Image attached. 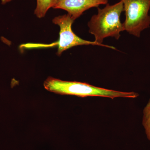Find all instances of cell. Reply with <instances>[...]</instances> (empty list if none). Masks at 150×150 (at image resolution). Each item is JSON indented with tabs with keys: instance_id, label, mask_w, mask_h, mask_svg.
Instances as JSON below:
<instances>
[{
	"instance_id": "cell-1",
	"label": "cell",
	"mask_w": 150,
	"mask_h": 150,
	"mask_svg": "<svg viewBox=\"0 0 150 150\" xmlns=\"http://www.w3.org/2000/svg\"><path fill=\"white\" fill-rule=\"evenodd\" d=\"M44 88L48 91L61 95L76 96L79 97L99 96L109 98H136L139 96L137 93L116 91L95 86L86 83L68 81L48 77L44 82Z\"/></svg>"
},
{
	"instance_id": "cell-2",
	"label": "cell",
	"mask_w": 150,
	"mask_h": 150,
	"mask_svg": "<svg viewBox=\"0 0 150 150\" xmlns=\"http://www.w3.org/2000/svg\"><path fill=\"white\" fill-rule=\"evenodd\" d=\"M124 11L121 1L112 5L107 4L104 8H98L97 14L92 17L88 22L89 32L95 37V41L103 44L106 38H115L118 40L120 33L124 31L120 17Z\"/></svg>"
},
{
	"instance_id": "cell-3",
	"label": "cell",
	"mask_w": 150,
	"mask_h": 150,
	"mask_svg": "<svg viewBox=\"0 0 150 150\" xmlns=\"http://www.w3.org/2000/svg\"><path fill=\"white\" fill-rule=\"evenodd\" d=\"M125 12L124 30L137 37L150 26V0H120Z\"/></svg>"
},
{
	"instance_id": "cell-4",
	"label": "cell",
	"mask_w": 150,
	"mask_h": 150,
	"mask_svg": "<svg viewBox=\"0 0 150 150\" xmlns=\"http://www.w3.org/2000/svg\"><path fill=\"white\" fill-rule=\"evenodd\" d=\"M74 21L68 14L56 17L52 20L54 24L57 25L60 27L59 40L56 43L58 46L57 54L58 56H60L64 51L69 48L81 45H96L113 50L116 49L113 46L101 44L95 41L84 40L79 37L72 30V25Z\"/></svg>"
},
{
	"instance_id": "cell-5",
	"label": "cell",
	"mask_w": 150,
	"mask_h": 150,
	"mask_svg": "<svg viewBox=\"0 0 150 150\" xmlns=\"http://www.w3.org/2000/svg\"><path fill=\"white\" fill-rule=\"evenodd\" d=\"M108 0H57L53 8L67 11L68 14L75 20L89 9L98 7L100 5L107 4Z\"/></svg>"
},
{
	"instance_id": "cell-6",
	"label": "cell",
	"mask_w": 150,
	"mask_h": 150,
	"mask_svg": "<svg viewBox=\"0 0 150 150\" xmlns=\"http://www.w3.org/2000/svg\"><path fill=\"white\" fill-rule=\"evenodd\" d=\"M36 1L34 14L38 18H42L45 16L49 9L54 8L57 0H36Z\"/></svg>"
},
{
	"instance_id": "cell-7",
	"label": "cell",
	"mask_w": 150,
	"mask_h": 150,
	"mask_svg": "<svg viewBox=\"0 0 150 150\" xmlns=\"http://www.w3.org/2000/svg\"><path fill=\"white\" fill-rule=\"evenodd\" d=\"M142 124L144 128L147 138L150 141V98L143 110Z\"/></svg>"
},
{
	"instance_id": "cell-8",
	"label": "cell",
	"mask_w": 150,
	"mask_h": 150,
	"mask_svg": "<svg viewBox=\"0 0 150 150\" xmlns=\"http://www.w3.org/2000/svg\"><path fill=\"white\" fill-rule=\"evenodd\" d=\"M1 3L2 4H6V3L9 2L12 0H1Z\"/></svg>"
}]
</instances>
